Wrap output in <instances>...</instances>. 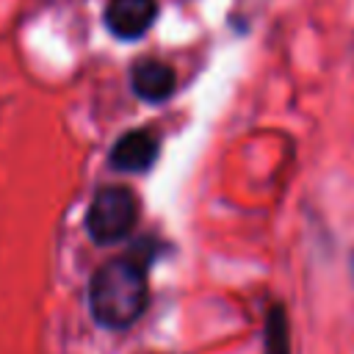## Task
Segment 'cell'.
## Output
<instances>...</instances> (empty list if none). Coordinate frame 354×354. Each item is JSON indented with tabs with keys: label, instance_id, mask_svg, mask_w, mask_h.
<instances>
[{
	"label": "cell",
	"instance_id": "3957f363",
	"mask_svg": "<svg viewBox=\"0 0 354 354\" xmlns=\"http://www.w3.org/2000/svg\"><path fill=\"white\" fill-rule=\"evenodd\" d=\"M158 17V0H108L102 8L105 28L122 39L136 41L141 39Z\"/></svg>",
	"mask_w": 354,
	"mask_h": 354
},
{
	"label": "cell",
	"instance_id": "7a4b0ae2",
	"mask_svg": "<svg viewBox=\"0 0 354 354\" xmlns=\"http://www.w3.org/2000/svg\"><path fill=\"white\" fill-rule=\"evenodd\" d=\"M138 221V196L127 185H102L86 213V230L94 243L108 246L133 232Z\"/></svg>",
	"mask_w": 354,
	"mask_h": 354
},
{
	"label": "cell",
	"instance_id": "6da1fadb",
	"mask_svg": "<svg viewBox=\"0 0 354 354\" xmlns=\"http://www.w3.org/2000/svg\"><path fill=\"white\" fill-rule=\"evenodd\" d=\"M149 301L147 268L133 254H119L105 260L88 285V307L100 326L127 329L133 326Z\"/></svg>",
	"mask_w": 354,
	"mask_h": 354
},
{
	"label": "cell",
	"instance_id": "5b68a950",
	"mask_svg": "<svg viewBox=\"0 0 354 354\" xmlns=\"http://www.w3.org/2000/svg\"><path fill=\"white\" fill-rule=\"evenodd\" d=\"M177 86V75L169 64L158 61V58H136L130 66V88L136 97H141L144 102H163L174 94Z\"/></svg>",
	"mask_w": 354,
	"mask_h": 354
},
{
	"label": "cell",
	"instance_id": "277c9868",
	"mask_svg": "<svg viewBox=\"0 0 354 354\" xmlns=\"http://www.w3.org/2000/svg\"><path fill=\"white\" fill-rule=\"evenodd\" d=\"M158 149H160L158 136L149 127H136V130H124L113 141V147L108 152V160L116 171L136 174V171H147L155 163Z\"/></svg>",
	"mask_w": 354,
	"mask_h": 354
}]
</instances>
